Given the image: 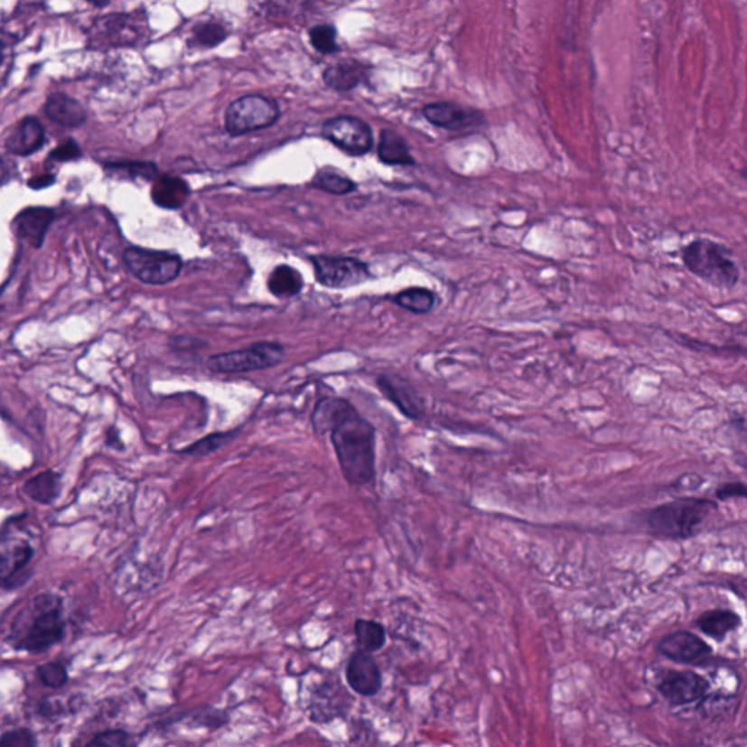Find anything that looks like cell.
<instances>
[{"instance_id":"1f68e13d","label":"cell","mask_w":747,"mask_h":747,"mask_svg":"<svg viewBox=\"0 0 747 747\" xmlns=\"http://www.w3.org/2000/svg\"><path fill=\"white\" fill-rule=\"evenodd\" d=\"M308 37L310 42L319 53L333 54L339 50L338 46V31L331 23H322V25H315L312 30L308 31Z\"/></svg>"},{"instance_id":"f546056e","label":"cell","mask_w":747,"mask_h":747,"mask_svg":"<svg viewBox=\"0 0 747 747\" xmlns=\"http://www.w3.org/2000/svg\"><path fill=\"white\" fill-rule=\"evenodd\" d=\"M312 184L315 189L326 191V193L336 194V196H345V194L352 193L357 190V182L350 179L348 175L341 174V171L334 170V168L320 170L313 179Z\"/></svg>"},{"instance_id":"9c48e42d","label":"cell","mask_w":747,"mask_h":747,"mask_svg":"<svg viewBox=\"0 0 747 747\" xmlns=\"http://www.w3.org/2000/svg\"><path fill=\"white\" fill-rule=\"evenodd\" d=\"M315 279L329 289H350L372 279L371 270L359 258L348 256H312Z\"/></svg>"},{"instance_id":"4fadbf2b","label":"cell","mask_w":747,"mask_h":747,"mask_svg":"<svg viewBox=\"0 0 747 747\" xmlns=\"http://www.w3.org/2000/svg\"><path fill=\"white\" fill-rule=\"evenodd\" d=\"M345 677L350 691L365 698L376 696L383 687V675L376 658L359 649L346 664Z\"/></svg>"},{"instance_id":"8d00e7d4","label":"cell","mask_w":747,"mask_h":747,"mask_svg":"<svg viewBox=\"0 0 747 747\" xmlns=\"http://www.w3.org/2000/svg\"><path fill=\"white\" fill-rule=\"evenodd\" d=\"M61 713H63V708L59 702H53L51 699H42V702H38L37 714L40 717L53 718L61 715Z\"/></svg>"},{"instance_id":"3957f363","label":"cell","mask_w":747,"mask_h":747,"mask_svg":"<svg viewBox=\"0 0 747 747\" xmlns=\"http://www.w3.org/2000/svg\"><path fill=\"white\" fill-rule=\"evenodd\" d=\"M683 265L692 275L717 289H733L739 284L740 269L732 251L708 238H695L683 247Z\"/></svg>"},{"instance_id":"277c9868","label":"cell","mask_w":747,"mask_h":747,"mask_svg":"<svg viewBox=\"0 0 747 747\" xmlns=\"http://www.w3.org/2000/svg\"><path fill=\"white\" fill-rule=\"evenodd\" d=\"M148 16L144 11L111 14L92 23L88 42L91 49H135L149 37Z\"/></svg>"},{"instance_id":"cb8c5ba5","label":"cell","mask_w":747,"mask_h":747,"mask_svg":"<svg viewBox=\"0 0 747 747\" xmlns=\"http://www.w3.org/2000/svg\"><path fill=\"white\" fill-rule=\"evenodd\" d=\"M270 294L276 298H293L300 295L303 289V279L293 266L281 265L275 267L267 281Z\"/></svg>"},{"instance_id":"5b68a950","label":"cell","mask_w":747,"mask_h":747,"mask_svg":"<svg viewBox=\"0 0 747 747\" xmlns=\"http://www.w3.org/2000/svg\"><path fill=\"white\" fill-rule=\"evenodd\" d=\"M714 509L715 504L706 500H679L649 512V526L664 537H689Z\"/></svg>"},{"instance_id":"484cf974","label":"cell","mask_w":747,"mask_h":747,"mask_svg":"<svg viewBox=\"0 0 747 747\" xmlns=\"http://www.w3.org/2000/svg\"><path fill=\"white\" fill-rule=\"evenodd\" d=\"M353 634L357 638L358 649L367 653H378L388 644L386 628L376 621L357 619L353 623Z\"/></svg>"},{"instance_id":"d590c367","label":"cell","mask_w":747,"mask_h":747,"mask_svg":"<svg viewBox=\"0 0 747 747\" xmlns=\"http://www.w3.org/2000/svg\"><path fill=\"white\" fill-rule=\"evenodd\" d=\"M82 156V149H80L78 142L73 139H68L63 144L59 145L57 148L50 152L49 161H57V163H66V161L79 160Z\"/></svg>"},{"instance_id":"4316f807","label":"cell","mask_w":747,"mask_h":747,"mask_svg":"<svg viewBox=\"0 0 747 747\" xmlns=\"http://www.w3.org/2000/svg\"><path fill=\"white\" fill-rule=\"evenodd\" d=\"M229 37V28L219 19H208L194 23L191 28V42L201 49H215Z\"/></svg>"},{"instance_id":"60d3db41","label":"cell","mask_w":747,"mask_h":747,"mask_svg":"<svg viewBox=\"0 0 747 747\" xmlns=\"http://www.w3.org/2000/svg\"><path fill=\"white\" fill-rule=\"evenodd\" d=\"M740 174H742V177H743V179L746 180V182H747V168H744V170H742V173H740Z\"/></svg>"},{"instance_id":"5bb4252c","label":"cell","mask_w":747,"mask_h":747,"mask_svg":"<svg viewBox=\"0 0 747 747\" xmlns=\"http://www.w3.org/2000/svg\"><path fill=\"white\" fill-rule=\"evenodd\" d=\"M377 386L405 416L414 421L424 419L425 416L424 402L406 378L397 374H383L377 379Z\"/></svg>"},{"instance_id":"7a4b0ae2","label":"cell","mask_w":747,"mask_h":747,"mask_svg":"<svg viewBox=\"0 0 747 747\" xmlns=\"http://www.w3.org/2000/svg\"><path fill=\"white\" fill-rule=\"evenodd\" d=\"M65 635L63 599L53 593H42L16 613L6 642L15 651L42 654L61 644Z\"/></svg>"},{"instance_id":"e0dca14e","label":"cell","mask_w":747,"mask_h":747,"mask_svg":"<svg viewBox=\"0 0 747 747\" xmlns=\"http://www.w3.org/2000/svg\"><path fill=\"white\" fill-rule=\"evenodd\" d=\"M663 656L676 663L698 664L713 653L710 645L691 632H675L661 640L658 645Z\"/></svg>"},{"instance_id":"74e56055","label":"cell","mask_w":747,"mask_h":747,"mask_svg":"<svg viewBox=\"0 0 747 747\" xmlns=\"http://www.w3.org/2000/svg\"><path fill=\"white\" fill-rule=\"evenodd\" d=\"M717 493L718 497L723 498V500L730 497L747 498V486L740 485V483H730V485H725L724 488H720Z\"/></svg>"},{"instance_id":"ac0fdd59","label":"cell","mask_w":747,"mask_h":747,"mask_svg":"<svg viewBox=\"0 0 747 747\" xmlns=\"http://www.w3.org/2000/svg\"><path fill=\"white\" fill-rule=\"evenodd\" d=\"M46 144V130L38 118L28 116L11 130L5 148L15 156H30Z\"/></svg>"},{"instance_id":"2e32d148","label":"cell","mask_w":747,"mask_h":747,"mask_svg":"<svg viewBox=\"0 0 747 747\" xmlns=\"http://www.w3.org/2000/svg\"><path fill=\"white\" fill-rule=\"evenodd\" d=\"M658 691L673 705H686L706 694L708 682L694 672H670L664 676Z\"/></svg>"},{"instance_id":"4dcf8cb0","label":"cell","mask_w":747,"mask_h":747,"mask_svg":"<svg viewBox=\"0 0 747 747\" xmlns=\"http://www.w3.org/2000/svg\"><path fill=\"white\" fill-rule=\"evenodd\" d=\"M238 431H227V433H215L210 435H206L205 438L196 441L189 447L180 450V454L194 455V457H203V455L212 454L218 452L219 448L229 444L234 438H236Z\"/></svg>"},{"instance_id":"ffe728a7","label":"cell","mask_w":747,"mask_h":747,"mask_svg":"<svg viewBox=\"0 0 747 747\" xmlns=\"http://www.w3.org/2000/svg\"><path fill=\"white\" fill-rule=\"evenodd\" d=\"M56 218L53 209L28 208L16 217L14 227L19 238L25 239L33 247H42L47 229Z\"/></svg>"},{"instance_id":"e575fe53","label":"cell","mask_w":747,"mask_h":747,"mask_svg":"<svg viewBox=\"0 0 747 747\" xmlns=\"http://www.w3.org/2000/svg\"><path fill=\"white\" fill-rule=\"evenodd\" d=\"M37 744V736L27 727L8 730L0 739V747H35Z\"/></svg>"},{"instance_id":"f35d334b","label":"cell","mask_w":747,"mask_h":747,"mask_svg":"<svg viewBox=\"0 0 747 747\" xmlns=\"http://www.w3.org/2000/svg\"><path fill=\"white\" fill-rule=\"evenodd\" d=\"M106 444L107 447L114 448V450H118V452L125 450V444H123L122 436H120L118 429L110 428L107 431Z\"/></svg>"},{"instance_id":"f1b7e54d","label":"cell","mask_w":747,"mask_h":747,"mask_svg":"<svg viewBox=\"0 0 747 747\" xmlns=\"http://www.w3.org/2000/svg\"><path fill=\"white\" fill-rule=\"evenodd\" d=\"M740 625V618L736 613L727 611L708 612L702 615L698 621V626L702 632L710 635L714 640H724L732 630H736Z\"/></svg>"},{"instance_id":"52a82bcc","label":"cell","mask_w":747,"mask_h":747,"mask_svg":"<svg viewBox=\"0 0 747 747\" xmlns=\"http://www.w3.org/2000/svg\"><path fill=\"white\" fill-rule=\"evenodd\" d=\"M123 262L137 281L146 285H167L179 277L182 260L168 251L149 250L144 247H127Z\"/></svg>"},{"instance_id":"d4e9b609","label":"cell","mask_w":747,"mask_h":747,"mask_svg":"<svg viewBox=\"0 0 747 747\" xmlns=\"http://www.w3.org/2000/svg\"><path fill=\"white\" fill-rule=\"evenodd\" d=\"M187 198L189 187L186 182L170 175H163L160 180H156L155 186L152 189V199L161 208H180Z\"/></svg>"},{"instance_id":"83f0119b","label":"cell","mask_w":747,"mask_h":747,"mask_svg":"<svg viewBox=\"0 0 747 747\" xmlns=\"http://www.w3.org/2000/svg\"><path fill=\"white\" fill-rule=\"evenodd\" d=\"M393 303L415 314H426L435 307L436 295L431 289L414 286L396 294Z\"/></svg>"},{"instance_id":"603a6c76","label":"cell","mask_w":747,"mask_h":747,"mask_svg":"<svg viewBox=\"0 0 747 747\" xmlns=\"http://www.w3.org/2000/svg\"><path fill=\"white\" fill-rule=\"evenodd\" d=\"M378 160L386 165L398 167H412L416 163L406 141L395 130L390 129H384L379 133Z\"/></svg>"},{"instance_id":"9a60e30c","label":"cell","mask_w":747,"mask_h":747,"mask_svg":"<svg viewBox=\"0 0 747 747\" xmlns=\"http://www.w3.org/2000/svg\"><path fill=\"white\" fill-rule=\"evenodd\" d=\"M424 117L436 127L445 130H464L474 126L482 125L483 116L479 111L466 108L455 103L441 101V103L426 104L422 108Z\"/></svg>"},{"instance_id":"ab89813d","label":"cell","mask_w":747,"mask_h":747,"mask_svg":"<svg viewBox=\"0 0 747 747\" xmlns=\"http://www.w3.org/2000/svg\"><path fill=\"white\" fill-rule=\"evenodd\" d=\"M88 4L92 5L94 8L103 9L107 5L110 4V0H87Z\"/></svg>"},{"instance_id":"ba28073f","label":"cell","mask_w":747,"mask_h":747,"mask_svg":"<svg viewBox=\"0 0 747 747\" xmlns=\"http://www.w3.org/2000/svg\"><path fill=\"white\" fill-rule=\"evenodd\" d=\"M284 357L285 348L281 343L260 341L244 350L213 355L208 360V367L210 371L219 374H239L272 369L275 365L281 364Z\"/></svg>"},{"instance_id":"d6986e66","label":"cell","mask_w":747,"mask_h":747,"mask_svg":"<svg viewBox=\"0 0 747 747\" xmlns=\"http://www.w3.org/2000/svg\"><path fill=\"white\" fill-rule=\"evenodd\" d=\"M44 113L51 122L68 129L80 127L88 118L85 107L78 99L63 92H53L49 95L44 104Z\"/></svg>"},{"instance_id":"44dd1931","label":"cell","mask_w":747,"mask_h":747,"mask_svg":"<svg viewBox=\"0 0 747 747\" xmlns=\"http://www.w3.org/2000/svg\"><path fill=\"white\" fill-rule=\"evenodd\" d=\"M367 79L369 68L355 61H339L322 72L324 84L338 92L352 91Z\"/></svg>"},{"instance_id":"836d02e7","label":"cell","mask_w":747,"mask_h":747,"mask_svg":"<svg viewBox=\"0 0 747 747\" xmlns=\"http://www.w3.org/2000/svg\"><path fill=\"white\" fill-rule=\"evenodd\" d=\"M135 744L136 740H133L132 734L120 729L103 730L87 742V746L89 747H127Z\"/></svg>"},{"instance_id":"d6a6232c","label":"cell","mask_w":747,"mask_h":747,"mask_svg":"<svg viewBox=\"0 0 747 747\" xmlns=\"http://www.w3.org/2000/svg\"><path fill=\"white\" fill-rule=\"evenodd\" d=\"M37 677L50 689H61L69 682L68 668L61 661H47L37 668Z\"/></svg>"},{"instance_id":"30bf717a","label":"cell","mask_w":747,"mask_h":747,"mask_svg":"<svg viewBox=\"0 0 747 747\" xmlns=\"http://www.w3.org/2000/svg\"><path fill=\"white\" fill-rule=\"evenodd\" d=\"M327 141L350 156H364L374 146V135L369 123L355 116L329 118L322 127Z\"/></svg>"},{"instance_id":"8fae6325","label":"cell","mask_w":747,"mask_h":747,"mask_svg":"<svg viewBox=\"0 0 747 747\" xmlns=\"http://www.w3.org/2000/svg\"><path fill=\"white\" fill-rule=\"evenodd\" d=\"M353 706L352 695L339 680L322 683L310 699V720L317 724H327L338 718H345Z\"/></svg>"},{"instance_id":"8992f818","label":"cell","mask_w":747,"mask_h":747,"mask_svg":"<svg viewBox=\"0 0 747 747\" xmlns=\"http://www.w3.org/2000/svg\"><path fill=\"white\" fill-rule=\"evenodd\" d=\"M281 117V108L275 99L260 94H248L232 101L225 110L224 126L229 136L267 129Z\"/></svg>"},{"instance_id":"6da1fadb","label":"cell","mask_w":747,"mask_h":747,"mask_svg":"<svg viewBox=\"0 0 747 747\" xmlns=\"http://www.w3.org/2000/svg\"><path fill=\"white\" fill-rule=\"evenodd\" d=\"M313 428L331 436L341 476L352 486H367L377 478V433L352 403L324 397L315 405Z\"/></svg>"},{"instance_id":"7402d4cb","label":"cell","mask_w":747,"mask_h":747,"mask_svg":"<svg viewBox=\"0 0 747 747\" xmlns=\"http://www.w3.org/2000/svg\"><path fill=\"white\" fill-rule=\"evenodd\" d=\"M61 474L54 471H44L28 479L23 483V492L30 500L42 505H51L61 497Z\"/></svg>"},{"instance_id":"7c38bea8","label":"cell","mask_w":747,"mask_h":747,"mask_svg":"<svg viewBox=\"0 0 747 747\" xmlns=\"http://www.w3.org/2000/svg\"><path fill=\"white\" fill-rule=\"evenodd\" d=\"M35 550L27 540L2 545V556H0V584L4 592H14L19 587L25 585L28 580L33 577V571L28 569L31 561L34 558Z\"/></svg>"}]
</instances>
